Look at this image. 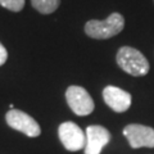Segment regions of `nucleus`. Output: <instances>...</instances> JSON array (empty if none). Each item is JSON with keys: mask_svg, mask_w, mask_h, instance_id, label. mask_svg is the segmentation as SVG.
Masks as SVG:
<instances>
[{"mask_svg": "<svg viewBox=\"0 0 154 154\" xmlns=\"http://www.w3.org/2000/svg\"><path fill=\"white\" fill-rule=\"evenodd\" d=\"M85 154H100L103 148L110 141V132L103 126H89L86 128Z\"/></svg>", "mask_w": 154, "mask_h": 154, "instance_id": "obj_7", "label": "nucleus"}, {"mask_svg": "<svg viewBox=\"0 0 154 154\" xmlns=\"http://www.w3.org/2000/svg\"><path fill=\"white\" fill-rule=\"evenodd\" d=\"M117 63L126 73L139 77L145 76L149 72V62L137 49L131 46H123L117 53Z\"/></svg>", "mask_w": 154, "mask_h": 154, "instance_id": "obj_1", "label": "nucleus"}, {"mask_svg": "<svg viewBox=\"0 0 154 154\" xmlns=\"http://www.w3.org/2000/svg\"><path fill=\"white\" fill-rule=\"evenodd\" d=\"M123 135L131 148H154V128L144 125L131 123L123 128Z\"/></svg>", "mask_w": 154, "mask_h": 154, "instance_id": "obj_6", "label": "nucleus"}, {"mask_svg": "<svg viewBox=\"0 0 154 154\" xmlns=\"http://www.w3.org/2000/svg\"><path fill=\"white\" fill-rule=\"evenodd\" d=\"M32 7L42 14H50L59 7L60 0H31Z\"/></svg>", "mask_w": 154, "mask_h": 154, "instance_id": "obj_9", "label": "nucleus"}, {"mask_svg": "<svg viewBox=\"0 0 154 154\" xmlns=\"http://www.w3.org/2000/svg\"><path fill=\"white\" fill-rule=\"evenodd\" d=\"M7 123L12 128L17 130L19 132H23L30 137H36L41 134V128L38 123L33 119L30 114H27L22 110L11 109L5 116Z\"/></svg>", "mask_w": 154, "mask_h": 154, "instance_id": "obj_4", "label": "nucleus"}, {"mask_svg": "<svg viewBox=\"0 0 154 154\" xmlns=\"http://www.w3.org/2000/svg\"><path fill=\"white\" fill-rule=\"evenodd\" d=\"M103 98L108 107L118 113L126 112L132 102L131 95L127 91L116 88V86H107L103 90Z\"/></svg>", "mask_w": 154, "mask_h": 154, "instance_id": "obj_8", "label": "nucleus"}, {"mask_svg": "<svg viewBox=\"0 0 154 154\" xmlns=\"http://www.w3.org/2000/svg\"><path fill=\"white\" fill-rule=\"evenodd\" d=\"M66 99L69 108L77 116H88L94 110L93 99L81 86H69L66 91Z\"/></svg>", "mask_w": 154, "mask_h": 154, "instance_id": "obj_5", "label": "nucleus"}, {"mask_svg": "<svg viewBox=\"0 0 154 154\" xmlns=\"http://www.w3.org/2000/svg\"><path fill=\"white\" fill-rule=\"evenodd\" d=\"M123 27H125L123 17L119 13H112L104 21H96V19L89 21L85 25V32L86 35L93 38L104 40V38H109L118 35L123 30Z\"/></svg>", "mask_w": 154, "mask_h": 154, "instance_id": "obj_2", "label": "nucleus"}, {"mask_svg": "<svg viewBox=\"0 0 154 154\" xmlns=\"http://www.w3.org/2000/svg\"><path fill=\"white\" fill-rule=\"evenodd\" d=\"M8 59V51L4 48V45L0 42V66H3Z\"/></svg>", "mask_w": 154, "mask_h": 154, "instance_id": "obj_11", "label": "nucleus"}, {"mask_svg": "<svg viewBox=\"0 0 154 154\" xmlns=\"http://www.w3.org/2000/svg\"><path fill=\"white\" fill-rule=\"evenodd\" d=\"M0 5L12 12H21L25 7V0H0Z\"/></svg>", "mask_w": 154, "mask_h": 154, "instance_id": "obj_10", "label": "nucleus"}, {"mask_svg": "<svg viewBox=\"0 0 154 154\" xmlns=\"http://www.w3.org/2000/svg\"><path fill=\"white\" fill-rule=\"evenodd\" d=\"M63 146L69 152H77L86 145V134L75 122H63L58 130Z\"/></svg>", "mask_w": 154, "mask_h": 154, "instance_id": "obj_3", "label": "nucleus"}]
</instances>
